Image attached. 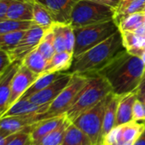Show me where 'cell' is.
Instances as JSON below:
<instances>
[{
    "label": "cell",
    "mask_w": 145,
    "mask_h": 145,
    "mask_svg": "<svg viewBox=\"0 0 145 145\" xmlns=\"http://www.w3.org/2000/svg\"><path fill=\"white\" fill-rule=\"evenodd\" d=\"M137 99V92L120 96L115 127L133 121L132 110Z\"/></svg>",
    "instance_id": "e0dca14e"
},
{
    "label": "cell",
    "mask_w": 145,
    "mask_h": 145,
    "mask_svg": "<svg viewBox=\"0 0 145 145\" xmlns=\"http://www.w3.org/2000/svg\"><path fill=\"white\" fill-rule=\"evenodd\" d=\"M34 0L14 1L9 7L6 18L15 20L32 21Z\"/></svg>",
    "instance_id": "ac0fdd59"
},
{
    "label": "cell",
    "mask_w": 145,
    "mask_h": 145,
    "mask_svg": "<svg viewBox=\"0 0 145 145\" xmlns=\"http://www.w3.org/2000/svg\"><path fill=\"white\" fill-rule=\"evenodd\" d=\"M26 31L0 34V49L7 53L12 51L21 42Z\"/></svg>",
    "instance_id": "f546056e"
},
{
    "label": "cell",
    "mask_w": 145,
    "mask_h": 145,
    "mask_svg": "<svg viewBox=\"0 0 145 145\" xmlns=\"http://www.w3.org/2000/svg\"><path fill=\"white\" fill-rule=\"evenodd\" d=\"M71 123L72 122H70L67 118L65 121L57 128H56L54 131L44 136L38 142L32 143V145H61L63 141L66 131Z\"/></svg>",
    "instance_id": "4316f807"
},
{
    "label": "cell",
    "mask_w": 145,
    "mask_h": 145,
    "mask_svg": "<svg viewBox=\"0 0 145 145\" xmlns=\"http://www.w3.org/2000/svg\"><path fill=\"white\" fill-rule=\"evenodd\" d=\"M143 12H145V7H144V10H143Z\"/></svg>",
    "instance_id": "bcb514c9"
},
{
    "label": "cell",
    "mask_w": 145,
    "mask_h": 145,
    "mask_svg": "<svg viewBox=\"0 0 145 145\" xmlns=\"http://www.w3.org/2000/svg\"><path fill=\"white\" fill-rule=\"evenodd\" d=\"M134 145H145V128L141 133V135L139 136V138L135 142Z\"/></svg>",
    "instance_id": "ab89813d"
},
{
    "label": "cell",
    "mask_w": 145,
    "mask_h": 145,
    "mask_svg": "<svg viewBox=\"0 0 145 145\" xmlns=\"http://www.w3.org/2000/svg\"><path fill=\"white\" fill-rule=\"evenodd\" d=\"M73 54L64 51L56 53L54 56L48 61V65L44 73L50 72H67L72 66Z\"/></svg>",
    "instance_id": "ffe728a7"
},
{
    "label": "cell",
    "mask_w": 145,
    "mask_h": 145,
    "mask_svg": "<svg viewBox=\"0 0 145 145\" xmlns=\"http://www.w3.org/2000/svg\"><path fill=\"white\" fill-rule=\"evenodd\" d=\"M32 144L29 132H21L12 135L7 145H29Z\"/></svg>",
    "instance_id": "836d02e7"
},
{
    "label": "cell",
    "mask_w": 145,
    "mask_h": 145,
    "mask_svg": "<svg viewBox=\"0 0 145 145\" xmlns=\"http://www.w3.org/2000/svg\"><path fill=\"white\" fill-rule=\"evenodd\" d=\"M12 3L11 0H0V20L6 19L9 7Z\"/></svg>",
    "instance_id": "8d00e7d4"
},
{
    "label": "cell",
    "mask_w": 145,
    "mask_h": 145,
    "mask_svg": "<svg viewBox=\"0 0 145 145\" xmlns=\"http://www.w3.org/2000/svg\"><path fill=\"white\" fill-rule=\"evenodd\" d=\"M133 32H134V33H135L137 36H138V37H144L145 36V25H143V26H141V27H139V28L136 29L135 31H133Z\"/></svg>",
    "instance_id": "60d3db41"
},
{
    "label": "cell",
    "mask_w": 145,
    "mask_h": 145,
    "mask_svg": "<svg viewBox=\"0 0 145 145\" xmlns=\"http://www.w3.org/2000/svg\"><path fill=\"white\" fill-rule=\"evenodd\" d=\"M115 9L89 0H79L73 7L70 25L74 28L84 27L114 20Z\"/></svg>",
    "instance_id": "5b68a950"
},
{
    "label": "cell",
    "mask_w": 145,
    "mask_h": 145,
    "mask_svg": "<svg viewBox=\"0 0 145 145\" xmlns=\"http://www.w3.org/2000/svg\"><path fill=\"white\" fill-rule=\"evenodd\" d=\"M67 119L66 114H62L59 116L45 118L39 122H38L32 129L30 135L32 143H36L44 136L54 131L60 125H62Z\"/></svg>",
    "instance_id": "2e32d148"
},
{
    "label": "cell",
    "mask_w": 145,
    "mask_h": 145,
    "mask_svg": "<svg viewBox=\"0 0 145 145\" xmlns=\"http://www.w3.org/2000/svg\"><path fill=\"white\" fill-rule=\"evenodd\" d=\"M88 77V82L78 94L75 102L65 113L70 122L113 93L110 84L103 76L97 74Z\"/></svg>",
    "instance_id": "3957f363"
},
{
    "label": "cell",
    "mask_w": 145,
    "mask_h": 145,
    "mask_svg": "<svg viewBox=\"0 0 145 145\" xmlns=\"http://www.w3.org/2000/svg\"><path fill=\"white\" fill-rule=\"evenodd\" d=\"M73 30L75 36L73 57H76L108 39L119 31V27L116 22L111 20Z\"/></svg>",
    "instance_id": "277c9868"
},
{
    "label": "cell",
    "mask_w": 145,
    "mask_h": 145,
    "mask_svg": "<svg viewBox=\"0 0 145 145\" xmlns=\"http://www.w3.org/2000/svg\"><path fill=\"white\" fill-rule=\"evenodd\" d=\"M52 31L54 33V46L56 53L66 51V42L63 32V24L55 23L52 26Z\"/></svg>",
    "instance_id": "1f68e13d"
},
{
    "label": "cell",
    "mask_w": 145,
    "mask_h": 145,
    "mask_svg": "<svg viewBox=\"0 0 145 145\" xmlns=\"http://www.w3.org/2000/svg\"><path fill=\"white\" fill-rule=\"evenodd\" d=\"M120 101V96L112 93L109 97V100L105 109L104 117H103V125L102 132V140L103 137L108 134L115 127L117 117V110Z\"/></svg>",
    "instance_id": "d6986e66"
},
{
    "label": "cell",
    "mask_w": 145,
    "mask_h": 145,
    "mask_svg": "<svg viewBox=\"0 0 145 145\" xmlns=\"http://www.w3.org/2000/svg\"><path fill=\"white\" fill-rule=\"evenodd\" d=\"M43 5L51 14L55 23L70 25L71 13L79 0H34Z\"/></svg>",
    "instance_id": "4fadbf2b"
},
{
    "label": "cell",
    "mask_w": 145,
    "mask_h": 145,
    "mask_svg": "<svg viewBox=\"0 0 145 145\" xmlns=\"http://www.w3.org/2000/svg\"><path fill=\"white\" fill-rule=\"evenodd\" d=\"M29 145H32V144H29Z\"/></svg>",
    "instance_id": "7dc6e473"
},
{
    "label": "cell",
    "mask_w": 145,
    "mask_h": 145,
    "mask_svg": "<svg viewBox=\"0 0 145 145\" xmlns=\"http://www.w3.org/2000/svg\"><path fill=\"white\" fill-rule=\"evenodd\" d=\"M22 65L33 73L40 76L44 73L48 65V60L42 55L38 48H36L23 59Z\"/></svg>",
    "instance_id": "603a6c76"
},
{
    "label": "cell",
    "mask_w": 145,
    "mask_h": 145,
    "mask_svg": "<svg viewBox=\"0 0 145 145\" xmlns=\"http://www.w3.org/2000/svg\"><path fill=\"white\" fill-rule=\"evenodd\" d=\"M121 33L124 47L126 51L133 55L142 57L145 48L144 40L143 37L137 36L133 31H120Z\"/></svg>",
    "instance_id": "7402d4cb"
},
{
    "label": "cell",
    "mask_w": 145,
    "mask_h": 145,
    "mask_svg": "<svg viewBox=\"0 0 145 145\" xmlns=\"http://www.w3.org/2000/svg\"><path fill=\"white\" fill-rule=\"evenodd\" d=\"M61 145H94L89 137L75 125L71 123Z\"/></svg>",
    "instance_id": "cb8c5ba5"
},
{
    "label": "cell",
    "mask_w": 145,
    "mask_h": 145,
    "mask_svg": "<svg viewBox=\"0 0 145 145\" xmlns=\"http://www.w3.org/2000/svg\"><path fill=\"white\" fill-rule=\"evenodd\" d=\"M72 76L73 75L68 72H63L50 85L46 87L44 89L31 95L27 98V99L38 105H50L68 84Z\"/></svg>",
    "instance_id": "7c38bea8"
},
{
    "label": "cell",
    "mask_w": 145,
    "mask_h": 145,
    "mask_svg": "<svg viewBox=\"0 0 145 145\" xmlns=\"http://www.w3.org/2000/svg\"><path fill=\"white\" fill-rule=\"evenodd\" d=\"M125 50L126 49L119 30L105 41L73 57L72 66L67 72L86 76L96 75Z\"/></svg>",
    "instance_id": "7a4b0ae2"
},
{
    "label": "cell",
    "mask_w": 145,
    "mask_h": 145,
    "mask_svg": "<svg viewBox=\"0 0 145 145\" xmlns=\"http://www.w3.org/2000/svg\"><path fill=\"white\" fill-rule=\"evenodd\" d=\"M11 63L12 60L9 54L6 51L0 49V76Z\"/></svg>",
    "instance_id": "d590c367"
},
{
    "label": "cell",
    "mask_w": 145,
    "mask_h": 145,
    "mask_svg": "<svg viewBox=\"0 0 145 145\" xmlns=\"http://www.w3.org/2000/svg\"><path fill=\"white\" fill-rule=\"evenodd\" d=\"M144 25H145V12H144Z\"/></svg>",
    "instance_id": "f6af8a7d"
},
{
    "label": "cell",
    "mask_w": 145,
    "mask_h": 145,
    "mask_svg": "<svg viewBox=\"0 0 145 145\" xmlns=\"http://www.w3.org/2000/svg\"><path fill=\"white\" fill-rule=\"evenodd\" d=\"M37 48L48 61L54 56L56 54V49L54 46V33L52 27L46 31L42 41Z\"/></svg>",
    "instance_id": "4dcf8cb0"
},
{
    "label": "cell",
    "mask_w": 145,
    "mask_h": 145,
    "mask_svg": "<svg viewBox=\"0 0 145 145\" xmlns=\"http://www.w3.org/2000/svg\"><path fill=\"white\" fill-rule=\"evenodd\" d=\"M145 128V121H132L115 127L106 134L101 145H134Z\"/></svg>",
    "instance_id": "ba28073f"
},
{
    "label": "cell",
    "mask_w": 145,
    "mask_h": 145,
    "mask_svg": "<svg viewBox=\"0 0 145 145\" xmlns=\"http://www.w3.org/2000/svg\"><path fill=\"white\" fill-rule=\"evenodd\" d=\"M33 25L32 21L28 20H15L11 19H3L0 20V34L9 32L26 31Z\"/></svg>",
    "instance_id": "f1b7e54d"
},
{
    "label": "cell",
    "mask_w": 145,
    "mask_h": 145,
    "mask_svg": "<svg viewBox=\"0 0 145 145\" xmlns=\"http://www.w3.org/2000/svg\"><path fill=\"white\" fill-rule=\"evenodd\" d=\"M117 25L120 31H133L136 29L144 25V13L138 12L125 16L120 20Z\"/></svg>",
    "instance_id": "83f0119b"
},
{
    "label": "cell",
    "mask_w": 145,
    "mask_h": 145,
    "mask_svg": "<svg viewBox=\"0 0 145 145\" xmlns=\"http://www.w3.org/2000/svg\"><path fill=\"white\" fill-rule=\"evenodd\" d=\"M38 76V75L31 71L21 63L11 82L9 107H10L23 96V94L26 92V90L32 86V84L37 80Z\"/></svg>",
    "instance_id": "8fae6325"
},
{
    "label": "cell",
    "mask_w": 145,
    "mask_h": 145,
    "mask_svg": "<svg viewBox=\"0 0 145 145\" xmlns=\"http://www.w3.org/2000/svg\"><path fill=\"white\" fill-rule=\"evenodd\" d=\"M145 91V70L144 72V75H143V78H142V81H141V83L138 87V92L137 93H141V92H144Z\"/></svg>",
    "instance_id": "b9f144b4"
},
{
    "label": "cell",
    "mask_w": 145,
    "mask_h": 145,
    "mask_svg": "<svg viewBox=\"0 0 145 145\" xmlns=\"http://www.w3.org/2000/svg\"><path fill=\"white\" fill-rule=\"evenodd\" d=\"M32 22L46 31L55 25V21L50 12L43 5L35 1L33 3Z\"/></svg>",
    "instance_id": "484cf974"
},
{
    "label": "cell",
    "mask_w": 145,
    "mask_h": 145,
    "mask_svg": "<svg viewBox=\"0 0 145 145\" xmlns=\"http://www.w3.org/2000/svg\"><path fill=\"white\" fill-rule=\"evenodd\" d=\"M137 98L138 99H139L140 101H142L145 104V91L141 92V93H137Z\"/></svg>",
    "instance_id": "7bdbcfd3"
},
{
    "label": "cell",
    "mask_w": 145,
    "mask_h": 145,
    "mask_svg": "<svg viewBox=\"0 0 145 145\" xmlns=\"http://www.w3.org/2000/svg\"><path fill=\"white\" fill-rule=\"evenodd\" d=\"M144 7L145 0H121L119 5L115 8L114 20L118 24L120 20L125 16L143 12Z\"/></svg>",
    "instance_id": "44dd1931"
},
{
    "label": "cell",
    "mask_w": 145,
    "mask_h": 145,
    "mask_svg": "<svg viewBox=\"0 0 145 145\" xmlns=\"http://www.w3.org/2000/svg\"><path fill=\"white\" fill-rule=\"evenodd\" d=\"M12 135L13 134L9 135V134H6V133L0 131V145H7L8 142L11 138Z\"/></svg>",
    "instance_id": "f35d334b"
},
{
    "label": "cell",
    "mask_w": 145,
    "mask_h": 145,
    "mask_svg": "<svg viewBox=\"0 0 145 145\" xmlns=\"http://www.w3.org/2000/svg\"><path fill=\"white\" fill-rule=\"evenodd\" d=\"M89 1H92V2H95V3H97L100 4H103V5L111 7L115 9L117 8V6L119 5V3L121 2V0H89Z\"/></svg>",
    "instance_id": "74e56055"
},
{
    "label": "cell",
    "mask_w": 145,
    "mask_h": 145,
    "mask_svg": "<svg viewBox=\"0 0 145 145\" xmlns=\"http://www.w3.org/2000/svg\"><path fill=\"white\" fill-rule=\"evenodd\" d=\"M49 105H38L31 102L27 99H21L18 101H16L15 104H13L10 107H9L8 110L1 116V118L46 113Z\"/></svg>",
    "instance_id": "9a60e30c"
},
{
    "label": "cell",
    "mask_w": 145,
    "mask_h": 145,
    "mask_svg": "<svg viewBox=\"0 0 145 145\" xmlns=\"http://www.w3.org/2000/svg\"><path fill=\"white\" fill-rule=\"evenodd\" d=\"M22 61H13L0 76V118L9 108L11 82Z\"/></svg>",
    "instance_id": "5bb4252c"
},
{
    "label": "cell",
    "mask_w": 145,
    "mask_h": 145,
    "mask_svg": "<svg viewBox=\"0 0 145 145\" xmlns=\"http://www.w3.org/2000/svg\"><path fill=\"white\" fill-rule=\"evenodd\" d=\"M144 70L143 59L125 50L97 74L109 82L115 94L121 96L138 92Z\"/></svg>",
    "instance_id": "6da1fadb"
},
{
    "label": "cell",
    "mask_w": 145,
    "mask_h": 145,
    "mask_svg": "<svg viewBox=\"0 0 145 145\" xmlns=\"http://www.w3.org/2000/svg\"><path fill=\"white\" fill-rule=\"evenodd\" d=\"M141 59H143V61H144V63L145 65V48L144 50V53H143V55H142V57H141Z\"/></svg>",
    "instance_id": "ee69618b"
},
{
    "label": "cell",
    "mask_w": 145,
    "mask_h": 145,
    "mask_svg": "<svg viewBox=\"0 0 145 145\" xmlns=\"http://www.w3.org/2000/svg\"><path fill=\"white\" fill-rule=\"evenodd\" d=\"M49 117L47 113H43L0 118V131L9 135L21 132L31 133L38 122Z\"/></svg>",
    "instance_id": "30bf717a"
},
{
    "label": "cell",
    "mask_w": 145,
    "mask_h": 145,
    "mask_svg": "<svg viewBox=\"0 0 145 145\" xmlns=\"http://www.w3.org/2000/svg\"><path fill=\"white\" fill-rule=\"evenodd\" d=\"M45 32L46 30L33 23V25L26 31L19 44L12 51L8 53L12 62L15 60L22 61L27 54L36 49L42 41Z\"/></svg>",
    "instance_id": "9c48e42d"
},
{
    "label": "cell",
    "mask_w": 145,
    "mask_h": 145,
    "mask_svg": "<svg viewBox=\"0 0 145 145\" xmlns=\"http://www.w3.org/2000/svg\"><path fill=\"white\" fill-rule=\"evenodd\" d=\"M63 72H50V73H43L40 75L37 80L32 84V86L26 90V92L23 94L21 99H27L31 95L44 89L46 87L50 85L53 82H55Z\"/></svg>",
    "instance_id": "d4e9b609"
},
{
    "label": "cell",
    "mask_w": 145,
    "mask_h": 145,
    "mask_svg": "<svg viewBox=\"0 0 145 145\" xmlns=\"http://www.w3.org/2000/svg\"><path fill=\"white\" fill-rule=\"evenodd\" d=\"M63 32L66 42V51L73 54L74 44H75V36L74 30L70 25H63Z\"/></svg>",
    "instance_id": "d6a6232c"
},
{
    "label": "cell",
    "mask_w": 145,
    "mask_h": 145,
    "mask_svg": "<svg viewBox=\"0 0 145 145\" xmlns=\"http://www.w3.org/2000/svg\"><path fill=\"white\" fill-rule=\"evenodd\" d=\"M132 116H133V121H145V104L140 101L139 99H138V98L133 105Z\"/></svg>",
    "instance_id": "e575fe53"
},
{
    "label": "cell",
    "mask_w": 145,
    "mask_h": 145,
    "mask_svg": "<svg viewBox=\"0 0 145 145\" xmlns=\"http://www.w3.org/2000/svg\"><path fill=\"white\" fill-rule=\"evenodd\" d=\"M89 77L79 74H73L72 78L60 94L50 104L47 115L50 117L65 114L75 102V99L88 82Z\"/></svg>",
    "instance_id": "52a82bcc"
},
{
    "label": "cell",
    "mask_w": 145,
    "mask_h": 145,
    "mask_svg": "<svg viewBox=\"0 0 145 145\" xmlns=\"http://www.w3.org/2000/svg\"><path fill=\"white\" fill-rule=\"evenodd\" d=\"M110 94L93 108L81 114L72 122L89 137L94 145H101L102 144L103 117Z\"/></svg>",
    "instance_id": "8992f818"
}]
</instances>
